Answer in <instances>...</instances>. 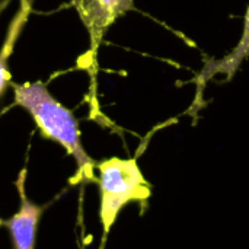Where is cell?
I'll return each instance as SVG.
<instances>
[{
    "instance_id": "cell-1",
    "label": "cell",
    "mask_w": 249,
    "mask_h": 249,
    "mask_svg": "<svg viewBox=\"0 0 249 249\" xmlns=\"http://www.w3.org/2000/svg\"><path fill=\"white\" fill-rule=\"evenodd\" d=\"M15 101L32 115L42 136L61 144L66 152L74 158L79 168V179H96L93 174L96 163L83 149L77 120L70 109L55 101L42 83H25L16 86Z\"/></svg>"
},
{
    "instance_id": "cell-2",
    "label": "cell",
    "mask_w": 249,
    "mask_h": 249,
    "mask_svg": "<svg viewBox=\"0 0 249 249\" xmlns=\"http://www.w3.org/2000/svg\"><path fill=\"white\" fill-rule=\"evenodd\" d=\"M96 169L99 171V216L105 242L120 212L130 203L146 204L152 196V185L142 172L136 158H109L96 163Z\"/></svg>"
},
{
    "instance_id": "cell-3",
    "label": "cell",
    "mask_w": 249,
    "mask_h": 249,
    "mask_svg": "<svg viewBox=\"0 0 249 249\" xmlns=\"http://www.w3.org/2000/svg\"><path fill=\"white\" fill-rule=\"evenodd\" d=\"M90 39V63L95 67L99 45L112 23L134 10V0H71Z\"/></svg>"
},
{
    "instance_id": "cell-4",
    "label": "cell",
    "mask_w": 249,
    "mask_h": 249,
    "mask_svg": "<svg viewBox=\"0 0 249 249\" xmlns=\"http://www.w3.org/2000/svg\"><path fill=\"white\" fill-rule=\"evenodd\" d=\"M249 58V4L244 19V31L239 42L235 45V48L226 54L222 58H212L206 60L200 73L194 77V85H196V98L193 102V109L197 112L203 105H204V89L207 83L214 77V76H225L226 82H231L238 70L241 69L242 63Z\"/></svg>"
},
{
    "instance_id": "cell-5",
    "label": "cell",
    "mask_w": 249,
    "mask_h": 249,
    "mask_svg": "<svg viewBox=\"0 0 249 249\" xmlns=\"http://www.w3.org/2000/svg\"><path fill=\"white\" fill-rule=\"evenodd\" d=\"M18 190L20 196V209L6 223V226L12 235L15 249H34L36 226L44 212V207H39L26 198L23 190V174L18 181Z\"/></svg>"
},
{
    "instance_id": "cell-6",
    "label": "cell",
    "mask_w": 249,
    "mask_h": 249,
    "mask_svg": "<svg viewBox=\"0 0 249 249\" xmlns=\"http://www.w3.org/2000/svg\"><path fill=\"white\" fill-rule=\"evenodd\" d=\"M23 20H25V18H23L22 20L13 22V25H12V32L9 34L7 41H6V44H4L1 53H0V96L3 95V92L6 90V88H7V85H9V82H10V79H12L9 70H7V58H9V55H10V53H12L15 39H16V36H18L19 28L22 26Z\"/></svg>"
}]
</instances>
